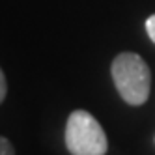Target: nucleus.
Wrapping results in <instances>:
<instances>
[{
    "mask_svg": "<svg viewBox=\"0 0 155 155\" xmlns=\"http://www.w3.org/2000/svg\"><path fill=\"white\" fill-rule=\"evenodd\" d=\"M112 79L116 90L125 103L144 105L151 90V71L148 64L137 52H120L112 62Z\"/></svg>",
    "mask_w": 155,
    "mask_h": 155,
    "instance_id": "f257e3e1",
    "label": "nucleus"
},
{
    "mask_svg": "<svg viewBox=\"0 0 155 155\" xmlns=\"http://www.w3.org/2000/svg\"><path fill=\"white\" fill-rule=\"evenodd\" d=\"M65 146L71 155H105L108 140L101 124L86 110H75L65 124Z\"/></svg>",
    "mask_w": 155,
    "mask_h": 155,
    "instance_id": "f03ea898",
    "label": "nucleus"
},
{
    "mask_svg": "<svg viewBox=\"0 0 155 155\" xmlns=\"http://www.w3.org/2000/svg\"><path fill=\"white\" fill-rule=\"evenodd\" d=\"M0 155H15V150L8 138L0 137Z\"/></svg>",
    "mask_w": 155,
    "mask_h": 155,
    "instance_id": "7ed1b4c3",
    "label": "nucleus"
},
{
    "mask_svg": "<svg viewBox=\"0 0 155 155\" xmlns=\"http://www.w3.org/2000/svg\"><path fill=\"white\" fill-rule=\"evenodd\" d=\"M146 32H148L150 39L155 43V15L148 17V21H146Z\"/></svg>",
    "mask_w": 155,
    "mask_h": 155,
    "instance_id": "20e7f679",
    "label": "nucleus"
},
{
    "mask_svg": "<svg viewBox=\"0 0 155 155\" xmlns=\"http://www.w3.org/2000/svg\"><path fill=\"white\" fill-rule=\"evenodd\" d=\"M8 94V82H6V77H4V71L0 69V103L4 101V97Z\"/></svg>",
    "mask_w": 155,
    "mask_h": 155,
    "instance_id": "39448f33",
    "label": "nucleus"
}]
</instances>
